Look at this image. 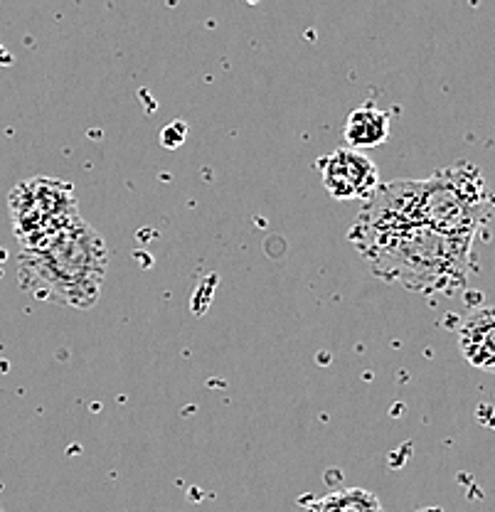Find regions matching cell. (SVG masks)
Segmentation results:
<instances>
[{"label":"cell","instance_id":"cell-3","mask_svg":"<svg viewBox=\"0 0 495 512\" xmlns=\"http://www.w3.org/2000/svg\"><path fill=\"white\" fill-rule=\"evenodd\" d=\"M495 212V195L481 168L468 160L422 180L424 224L449 237L476 239Z\"/></svg>","mask_w":495,"mask_h":512},{"label":"cell","instance_id":"cell-4","mask_svg":"<svg viewBox=\"0 0 495 512\" xmlns=\"http://www.w3.org/2000/svg\"><path fill=\"white\" fill-rule=\"evenodd\" d=\"M13 229L23 252H40L79 222L74 188L65 180L33 178L15 185L8 197Z\"/></svg>","mask_w":495,"mask_h":512},{"label":"cell","instance_id":"cell-1","mask_svg":"<svg viewBox=\"0 0 495 512\" xmlns=\"http://www.w3.org/2000/svg\"><path fill=\"white\" fill-rule=\"evenodd\" d=\"M372 274L422 296H451L473 269V239L412 227L360 249Z\"/></svg>","mask_w":495,"mask_h":512},{"label":"cell","instance_id":"cell-6","mask_svg":"<svg viewBox=\"0 0 495 512\" xmlns=\"http://www.w3.org/2000/svg\"><path fill=\"white\" fill-rule=\"evenodd\" d=\"M323 188L333 200H367L382 185L380 168L365 153L338 148L318 160Z\"/></svg>","mask_w":495,"mask_h":512},{"label":"cell","instance_id":"cell-9","mask_svg":"<svg viewBox=\"0 0 495 512\" xmlns=\"http://www.w3.org/2000/svg\"><path fill=\"white\" fill-rule=\"evenodd\" d=\"M326 500L335 512H382L377 495L363 488L335 490V493L326 495Z\"/></svg>","mask_w":495,"mask_h":512},{"label":"cell","instance_id":"cell-10","mask_svg":"<svg viewBox=\"0 0 495 512\" xmlns=\"http://www.w3.org/2000/svg\"><path fill=\"white\" fill-rule=\"evenodd\" d=\"M303 512H335V510L330 508V503L326 500V495H323V498L311 500V503H308L306 508H303Z\"/></svg>","mask_w":495,"mask_h":512},{"label":"cell","instance_id":"cell-2","mask_svg":"<svg viewBox=\"0 0 495 512\" xmlns=\"http://www.w3.org/2000/svg\"><path fill=\"white\" fill-rule=\"evenodd\" d=\"M109 259V244L99 229L79 220L40 252H20L18 281L40 301L89 311L99 303Z\"/></svg>","mask_w":495,"mask_h":512},{"label":"cell","instance_id":"cell-11","mask_svg":"<svg viewBox=\"0 0 495 512\" xmlns=\"http://www.w3.org/2000/svg\"><path fill=\"white\" fill-rule=\"evenodd\" d=\"M414 512H446L444 508H422V510H414Z\"/></svg>","mask_w":495,"mask_h":512},{"label":"cell","instance_id":"cell-7","mask_svg":"<svg viewBox=\"0 0 495 512\" xmlns=\"http://www.w3.org/2000/svg\"><path fill=\"white\" fill-rule=\"evenodd\" d=\"M459 348L468 365L495 370V306L468 313L459 328Z\"/></svg>","mask_w":495,"mask_h":512},{"label":"cell","instance_id":"cell-8","mask_svg":"<svg viewBox=\"0 0 495 512\" xmlns=\"http://www.w3.org/2000/svg\"><path fill=\"white\" fill-rule=\"evenodd\" d=\"M343 136L348 141V148L360 153L382 146L390 138V114L377 109L375 104L358 106L348 114Z\"/></svg>","mask_w":495,"mask_h":512},{"label":"cell","instance_id":"cell-5","mask_svg":"<svg viewBox=\"0 0 495 512\" xmlns=\"http://www.w3.org/2000/svg\"><path fill=\"white\" fill-rule=\"evenodd\" d=\"M422 224V180H395L382 183L367 197L348 237L360 252L367 244Z\"/></svg>","mask_w":495,"mask_h":512}]
</instances>
